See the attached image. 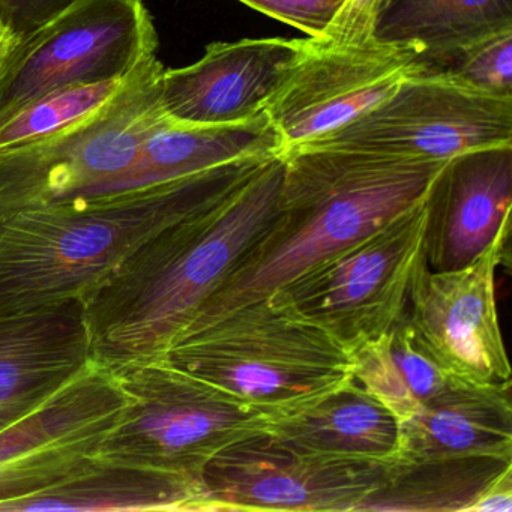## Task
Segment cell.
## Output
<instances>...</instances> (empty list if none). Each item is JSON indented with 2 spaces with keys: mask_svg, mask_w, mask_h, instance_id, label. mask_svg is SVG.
Instances as JSON below:
<instances>
[{
  "mask_svg": "<svg viewBox=\"0 0 512 512\" xmlns=\"http://www.w3.org/2000/svg\"><path fill=\"white\" fill-rule=\"evenodd\" d=\"M92 362L80 301L0 319V431L43 406Z\"/></svg>",
  "mask_w": 512,
  "mask_h": 512,
  "instance_id": "9a60e30c",
  "label": "cell"
},
{
  "mask_svg": "<svg viewBox=\"0 0 512 512\" xmlns=\"http://www.w3.org/2000/svg\"><path fill=\"white\" fill-rule=\"evenodd\" d=\"M434 70L454 74L482 91L512 95V29L472 44Z\"/></svg>",
  "mask_w": 512,
  "mask_h": 512,
  "instance_id": "cb8c5ba5",
  "label": "cell"
},
{
  "mask_svg": "<svg viewBox=\"0 0 512 512\" xmlns=\"http://www.w3.org/2000/svg\"><path fill=\"white\" fill-rule=\"evenodd\" d=\"M115 374L127 404L98 460L203 481L218 452L263 431L262 412L167 359Z\"/></svg>",
  "mask_w": 512,
  "mask_h": 512,
  "instance_id": "5b68a950",
  "label": "cell"
},
{
  "mask_svg": "<svg viewBox=\"0 0 512 512\" xmlns=\"http://www.w3.org/2000/svg\"><path fill=\"white\" fill-rule=\"evenodd\" d=\"M424 68L409 47L376 40L343 46L307 38L266 103L265 113L284 154L373 109Z\"/></svg>",
  "mask_w": 512,
  "mask_h": 512,
  "instance_id": "30bf717a",
  "label": "cell"
},
{
  "mask_svg": "<svg viewBox=\"0 0 512 512\" xmlns=\"http://www.w3.org/2000/svg\"><path fill=\"white\" fill-rule=\"evenodd\" d=\"M239 2L304 32L308 38H319L343 4V0H239Z\"/></svg>",
  "mask_w": 512,
  "mask_h": 512,
  "instance_id": "d4e9b609",
  "label": "cell"
},
{
  "mask_svg": "<svg viewBox=\"0 0 512 512\" xmlns=\"http://www.w3.org/2000/svg\"><path fill=\"white\" fill-rule=\"evenodd\" d=\"M301 44L302 40L284 38L209 44L194 64L164 68L160 85L164 113L190 125L238 124L256 118L265 112Z\"/></svg>",
  "mask_w": 512,
  "mask_h": 512,
  "instance_id": "4fadbf2b",
  "label": "cell"
},
{
  "mask_svg": "<svg viewBox=\"0 0 512 512\" xmlns=\"http://www.w3.org/2000/svg\"><path fill=\"white\" fill-rule=\"evenodd\" d=\"M164 67L140 62L97 112L43 139L0 151V218L91 197L133 163L146 137L169 116L161 106Z\"/></svg>",
  "mask_w": 512,
  "mask_h": 512,
  "instance_id": "52a82bcc",
  "label": "cell"
},
{
  "mask_svg": "<svg viewBox=\"0 0 512 512\" xmlns=\"http://www.w3.org/2000/svg\"><path fill=\"white\" fill-rule=\"evenodd\" d=\"M127 404L116 374L92 362L43 406L0 431V464L65 437L118 421Z\"/></svg>",
  "mask_w": 512,
  "mask_h": 512,
  "instance_id": "7402d4cb",
  "label": "cell"
},
{
  "mask_svg": "<svg viewBox=\"0 0 512 512\" xmlns=\"http://www.w3.org/2000/svg\"><path fill=\"white\" fill-rule=\"evenodd\" d=\"M158 49L143 0H76L0 65V127L44 95L128 76Z\"/></svg>",
  "mask_w": 512,
  "mask_h": 512,
  "instance_id": "9c48e42d",
  "label": "cell"
},
{
  "mask_svg": "<svg viewBox=\"0 0 512 512\" xmlns=\"http://www.w3.org/2000/svg\"><path fill=\"white\" fill-rule=\"evenodd\" d=\"M505 146H512V95L482 91L454 74L424 68L373 109L295 149L452 160Z\"/></svg>",
  "mask_w": 512,
  "mask_h": 512,
  "instance_id": "ba28073f",
  "label": "cell"
},
{
  "mask_svg": "<svg viewBox=\"0 0 512 512\" xmlns=\"http://www.w3.org/2000/svg\"><path fill=\"white\" fill-rule=\"evenodd\" d=\"M178 511L214 512L203 481L97 460L64 484L17 500L2 512Z\"/></svg>",
  "mask_w": 512,
  "mask_h": 512,
  "instance_id": "d6986e66",
  "label": "cell"
},
{
  "mask_svg": "<svg viewBox=\"0 0 512 512\" xmlns=\"http://www.w3.org/2000/svg\"><path fill=\"white\" fill-rule=\"evenodd\" d=\"M509 472L512 458L500 455L394 461L356 512H473L481 497Z\"/></svg>",
  "mask_w": 512,
  "mask_h": 512,
  "instance_id": "44dd1931",
  "label": "cell"
},
{
  "mask_svg": "<svg viewBox=\"0 0 512 512\" xmlns=\"http://www.w3.org/2000/svg\"><path fill=\"white\" fill-rule=\"evenodd\" d=\"M284 155L140 245L82 301L89 349L116 371L163 359L281 214Z\"/></svg>",
  "mask_w": 512,
  "mask_h": 512,
  "instance_id": "6da1fadb",
  "label": "cell"
},
{
  "mask_svg": "<svg viewBox=\"0 0 512 512\" xmlns=\"http://www.w3.org/2000/svg\"><path fill=\"white\" fill-rule=\"evenodd\" d=\"M280 154V136L265 112L224 125L181 124L169 118L146 137L131 166L94 196L184 178L239 158Z\"/></svg>",
  "mask_w": 512,
  "mask_h": 512,
  "instance_id": "e0dca14e",
  "label": "cell"
},
{
  "mask_svg": "<svg viewBox=\"0 0 512 512\" xmlns=\"http://www.w3.org/2000/svg\"><path fill=\"white\" fill-rule=\"evenodd\" d=\"M17 38L8 31L5 26L0 25V65L4 62L5 56L10 52L11 47L16 43Z\"/></svg>",
  "mask_w": 512,
  "mask_h": 512,
  "instance_id": "f1b7e54d",
  "label": "cell"
},
{
  "mask_svg": "<svg viewBox=\"0 0 512 512\" xmlns=\"http://www.w3.org/2000/svg\"><path fill=\"white\" fill-rule=\"evenodd\" d=\"M388 464L304 454L260 431L218 452L202 479L214 512H356Z\"/></svg>",
  "mask_w": 512,
  "mask_h": 512,
  "instance_id": "8fae6325",
  "label": "cell"
},
{
  "mask_svg": "<svg viewBox=\"0 0 512 512\" xmlns=\"http://www.w3.org/2000/svg\"><path fill=\"white\" fill-rule=\"evenodd\" d=\"M383 0H343L323 34L313 40L343 46H361L374 41V23Z\"/></svg>",
  "mask_w": 512,
  "mask_h": 512,
  "instance_id": "484cf974",
  "label": "cell"
},
{
  "mask_svg": "<svg viewBox=\"0 0 512 512\" xmlns=\"http://www.w3.org/2000/svg\"><path fill=\"white\" fill-rule=\"evenodd\" d=\"M283 155L280 217L178 338L268 298L314 263L424 199L449 161L313 148Z\"/></svg>",
  "mask_w": 512,
  "mask_h": 512,
  "instance_id": "3957f363",
  "label": "cell"
},
{
  "mask_svg": "<svg viewBox=\"0 0 512 512\" xmlns=\"http://www.w3.org/2000/svg\"><path fill=\"white\" fill-rule=\"evenodd\" d=\"M398 428L397 461L458 455L512 458L511 382L464 380Z\"/></svg>",
  "mask_w": 512,
  "mask_h": 512,
  "instance_id": "ac0fdd59",
  "label": "cell"
},
{
  "mask_svg": "<svg viewBox=\"0 0 512 512\" xmlns=\"http://www.w3.org/2000/svg\"><path fill=\"white\" fill-rule=\"evenodd\" d=\"M508 235L454 271L434 272L425 262L406 314L416 340L440 365L482 385L511 382L494 289Z\"/></svg>",
  "mask_w": 512,
  "mask_h": 512,
  "instance_id": "7c38bea8",
  "label": "cell"
},
{
  "mask_svg": "<svg viewBox=\"0 0 512 512\" xmlns=\"http://www.w3.org/2000/svg\"><path fill=\"white\" fill-rule=\"evenodd\" d=\"M73 2L76 0H0V25L20 40Z\"/></svg>",
  "mask_w": 512,
  "mask_h": 512,
  "instance_id": "4316f807",
  "label": "cell"
},
{
  "mask_svg": "<svg viewBox=\"0 0 512 512\" xmlns=\"http://www.w3.org/2000/svg\"><path fill=\"white\" fill-rule=\"evenodd\" d=\"M427 199L314 263L268 298L349 353L388 334L406 316L413 281L427 262Z\"/></svg>",
  "mask_w": 512,
  "mask_h": 512,
  "instance_id": "8992f818",
  "label": "cell"
},
{
  "mask_svg": "<svg viewBox=\"0 0 512 512\" xmlns=\"http://www.w3.org/2000/svg\"><path fill=\"white\" fill-rule=\"evenodd\" d=\"M512 511V472L503 475L476 503L473 512Z\"/></svg>",
  "mask_w": 512,
  "mask_h": 512,
  "instance_id": "83f0119b",
  "label": "cell"
},
{
  "mask_svg": "<svg viewBox=\"0 0 512 512\" xmlns=\"http://www.w3.org/2000/svg\"><path fill=\"white\" fill-rule=\"evenodd\" d=\"M272 157L239 158L161 184L0 218V319L82 302L140 245L217 202Z\"/></svg>",
  "mask_w": 512,
  "mask_h": 512,
  "instance_id": "7a4b0ae2",
  "label": "cell"
},
{
  "mask_svg": "<svg viewBox=\"0 0 512 512\" xmlns=\"http://www.w3.org/2000/svg\"><path fill=\"white\" fill-rule=\"evenodd\" d=\"M122 79L70 86L44 95L0 127V151L43 139L106 106L124 85Z\"/></svg>",
  "mask_w": 512,
  "mask_h": 512,
  "instance_id": "603a6c76",
  "label": "cell"
},
{
  "mask_svg": "<svg viewBox=\"0 0 512 512\" xmlns=\"http://www.w3.org/2000/svg\"><path fill=\"white\" fill-rule=\"evenodd\" d=\"M263 431L304 454L377 463L400 455L397 419L355 377L304 409L265 418Z\"/></svg>",
  "mask_w": 512,
  "mask_h": 512,
  "instance_id": "2e32d148",
  "label": "cell"
},
{
  "mask_svg": "<svg viewBox=\"0 0 512 512\" xmlns=\"http://www.w3.org/2000/svg\"><path fill=\"white\" fill-rule=\"evenodd\" d=\"M425 259L434 272L463 268L509 233L512 146L448 161L428 193Z\"/></svg>",
  "mask_w": 512,
  "mask_h": 512,
  "instance_id": "5bb4252c",
  "label": "cell"
},
{
  "mask_svg": "<svg viewBox=\"0 0 512 512\" xmlns=\"http://www.w3.org/2000/svg\"><path fill=\"white\" fill-rule=\"evenodd\" d=\"M164 359L269 416L310 406L353 379L352 356L263 298L182 335Z\"/></svg>",
  "mask_w": 512,
  "mask_h": 512,
  "instance_id": "277c9868",
  "label": "cell"
},
{
  "mask_svg": "<svg viewBox=\"0 0 512 512\" xmlns=\"http://www.w3.org/2000/svg\"><path fill=\"white\" fill-rule=\"evenodd\" d=\"M512 29V0H383L374 40L409 47L427 70Z\"/></svg>",
  "mask_w": 512,
  "mask_h": 512,
  "instance_id": "ffe728a7",
  "label": "cell"
}]
</instances>
